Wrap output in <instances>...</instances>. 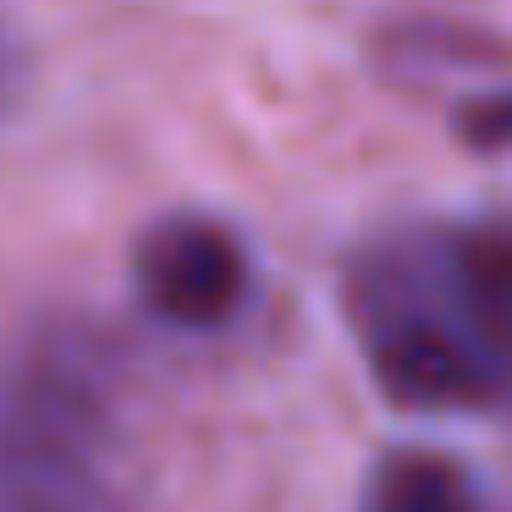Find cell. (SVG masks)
<instances>
[{
    "label": "cell",
    "instance_id": "6da1fadb",
    "mask_svg": "<svg viewBox=\"0 0 512 512\" xmlns=\"http://www.w3.org/2000/svg\"><path fill=\"white\" fill-rule=\"evenodd\" d=\"M347 325L375 386L419 413L496 408L512 364V276L496 226H413L347 270Z\"/></svg>",
    "mask_w": 512,
    "mask_h": 512
},
{
    "label": "cell",
    "instance_id": "7a4b0ae2",
    "mask_svg": "<svg viewBox=\"0 0 512 512\" xmlns=\"http://www.w3.org/2000/svg\"><path fill=\"white\" fill-rule=\"evenodd\" d=\"M0 512H133L100 342L39 331L0 358Z\"/></svg>",
    "mask_w": 512,
    "mask_h": 512
},
{
    "label": "cell",
    "instance_id": "3957f363",
    "mask_svg": "<svg viewBox=\"0 0 512 512\" xmlns=\"http://www.w3.org/2000/svg\"><path fill=\"white\" fill-rule=\"evenodd\" d=\"M138 303L171 331H221L248 303V248L215 215H166L133 254Z\"/></svg>",
    "mask_w": 512,
    "mask_h": 512
},
{
    "label": "cell",
    "instance_id": "277c9868",
    "mask_svg": "<svg viewBox=\"0 0 512 512\" xmlns=\"http://www.w3.org/2000/svg\"><path fill=\"white\" fill-rule=\"evenodd\" d=\"M358 512H479L474 479L435 452H391L369 474Z\"/></svg>",
    "mask_w": 512,
    "mask_h": 512
}]
</instances>
